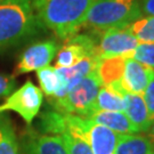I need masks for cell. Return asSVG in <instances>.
<instances>
[{"label": "cell", "instance_id": "cell-1", "mask_svg": "<svg viewBox=\"0 0 154 154\" xmlns=\"http://www.w3.org/2000/svg\"><path fill=\"white\" fill-rule=\"evenodd\" d=\"M95 0H32L37 17L58 38L77 34Z\"/></svg>", "mask_w": 154, "mask_h": 154}, {"label": "cell", "instance_id": "cell-2", "mask_svg": "<svg viewBox=\"0 0 154 154\" xmlns=\"http://www.w3.org/2000/svg\"><path fill=\"white\" fill-rule=\"evenodd\" d=\"M38 17L32 0H4L0 2V48L29 38L37 31Z\"/></svg>", "mask_w": 154, "mask_h": 154}, {"label": "cell", "instance_id": "cell-3", "mask_svg": "<svg viewBox=\"0 0 154 154\" xmlns=\"http://www.w3.org/2000/svg\"><path fill=\"white\" fill-rule=\"evenodd\" d=\"M142 16V0H95L83 26L95 31L126 28Z\"/></svg>", "mask_w": 154, "mask_h": 154}, {"label": "cell", "instance_id": "cell-4", "mask_svg": "<svg viewBox=\"0 0 154 154\" xmlns=\"http://www.w3.org/2000/svg\"><path fill=\"white\" fill-rule=\"evenodd\" d=\"M103 85L97 71L94 70L65 96L50 99V105L56 112L87 118L93 112V105Z\"/></svg>", "mask_w": 154, "mask_h": 154}, {"label": "cell", "instance_id": "cell-5", "mask_svg": "<svg viewBox=\"0 0 154 154\" xmlns=\"http://www.w3.org/2000/svg\"><path fill=\"white\" fill-rule=\"evenodd\" d=\"M69 134L87 140L94 154H116L120 135L89 118L75 114L71 119Z\"/></svg>", "mask_w": 154, "mask_h": 154}, {"label": "cell", "instance_id": "cell-6", "mask_svg": "<svg viewBox=\"0 0 154 154\" xmlns=\"http://www.w3.org/2000/svg\"><path fill=\"white\" fill-rule=\"evenodd\" d=\"M44 95L41 89L28 80L21 88L13 91L5 102L0 104V113L13 111L28 125H31L34 118L38 116Z\"/></svg>", "mask_w": 154, "mask_h": 154}, {"label": "cell", "instance_id": "cell-7", "mask_svg": "<svg viewBox=\"0 0 154 154\" xmlns=\"http://www.w3.org/2000/svg\"><path fill=\"white\" fill-rule=\"evenodd\" d=\"M88 56H99L95 39L89 34H74L66 39L58 51L55 67H71Z\"/></svg>", "mask_w": 154, "mask_h": 154}, {"label": "cell", "instance_id": "cell-8", "mask_svg": "<svg viewBox=\"0 0 154 154\" xmlns=\"http://www.w3.org/2000/svg\"><path fill=\"white\" fill-rule=\"evenodd\" d=\"M136 37L132 34L128 26L113 28L103 32L98 45L99 57L111 55H126L128 58L131 51L138 46Z\"/></svg>", "mask_w": 154, "mask_h": 154}, {"label": "cell", "instance_id": "cell-9", "mask_svg": "<svg viewBox=\"0 0 154 154\" xmlns=\"http://www.w3.org/2000/svg\"><path fill=\"white\" fill-rule=\"evenodd\" d=\"M58 49V46L55 41H41L30 46L24 50L17 64V74L30 73L32 71H38L45 66H48L50 62L54 60Z\"/></svg>", "mask_w": 154, "mask_h": 154}, {"label": "cell", "instance_id": "cell-10", "mask_svg": "<svg viewBox=\"0 0 154 154\" xmlns=\"http://www.w3.org/2000/svg\"><path fill=\"white\" fill-rule=\"evenodd\" d=\"M22 154H69L60 135L29 131L22 140Z\"/></svg>", "mask_w": 154, "mask_h": 154}, {"label": "cell", "instance_id": "cell-11", "mask_svg": "<svg viewBox=\"0 0 154 154\" xmlns=\"http://www.w3.org/2000/svg\"><path fill=\"white\" fill-rule=\"evenodd\" d=\"M98 61L99 56H88L71 67H56L62 78L63 87L54 98H61L65 96L73 87H75L80 81H82L89 73L96 70Z\"/></svg>", "mask_w": 154, "mask_h": 154}, {"label": "cell", "instance_id": "cell-12", "mask_svg": "<svg viewBox=\"0 0 154 154\" xmlns=\"http://www.w3.org/2000/svg\"><path fill=\"white\" fill-rule=\"evenodd\" d=\"M153 72V69H149L132 58H127L121 80L122 88L128 93L143 95Z\"/></svg>", "mask_w": 154, "mask_h": 154}, {"label": "cell", "instance_id": "cell-13", "mask_svg": "<svg viewBox=\"0 0 154 154\" xmlns=\"http://www.w3.org/2000/svg\"><path fill=\"white\" fill-rule=\"evenodd\" d=\"M126 55H111L99 57L96 71L102 81L103 87H113L121 83L125 65L127 61Z\"/></svg>", "mask_w": 154, "mask_h": 154}, {"label": "cell", "instance_id": "cell-14", "mask_svg": "<svg viewBox=\"0 0 154 154\" xmlns=\"http://www.w3.org/2000/svg\"><path fill=\"white\" fill-rule=\"evenodd\" d=\"M123 99H125L123 113L128 116V119L139 130V132H146L149 129L152 121L149 119V111L143 95L125 91Z\"/></svg>", "mask_w": 154, "mask_h": 154}, {"label": "cell", "instance_id": "cell-15", "mask_svg": "<svg viewBox=\"0 0 154 154\" xmlns=\"http://www.w3.org/2000/svg\"><path fill=\"white\" fill-rule=\"evenodd\" d=\"M91 121L95 123H98L102 126L107 127L109 129L118 134H138L136 127L131 123V121L128 119V116L123 112H112V111H99L91 113L89 116Z\"/></svg>", "mask_w": 154, "mask_h": 154}, {"label": "cell", "instance_id": "cell-16", "mask_svg": "<svg viewBox=\"0 0 154 154\" xmlns=\"http://www.w3.org/2000/svg\"><path fill=\"white\" fill-rule=\"evenodd\" d=\"M125 89L122 85H116L113 87H102L93 105V112L99 111H112V112H123L125 111Z\"/></svg>", "mask_w": 154, "mask_h": 154}, {"label": "cell", "instance_id": "cell-17", "mask_svg": "<svg viewBox=\"0 0 154 154\" xmlns=\"http://www.w3.org/2000/svg\"><path fill=\"white\" fill-rule=\"evenodd\" d=\"M153 144L137 134H120L116 154H153Z\"/></svg>", "mask_w": 154, "mask_h": 154}, {"label": "cell", "instance_id": "cell-18", "mask_svg": "<svg viewBox=\"0 0 154 154\" xmlns=\"http://www.w3.org/2000/svg\"><path fill=\"white\" fill-rule=\"evenodd\" d=\"M0 154H22L11 118L0 113Z\"/></svg>", "mask_w": 154, "mask_h": 154}, {"label": "cell", "instance_id": "cell-19", "mask_svg": "<svg viewBox=\"0 0 154 154\" xmlns=\"http://www.w3.org/2000/svg\"><path fill=\"white\" fill-rule=\"evenodd\" d=\"M37 77H38L39 83H40L41 91L48 98H54L57 96V94L61 91L63 82H62L61 75L55 66L48 65L38 70Z\"/></svg>", "mask_w": 154, "mask_h": 154}, {"label": "cell", "instance_id": "cell-20", "mask_svg": "<svg viewBox=\"0 0 154 154\" xmlns=\"http://www.w3.org/2000/svg\"><path fill=\"white\" fill-rule=\"evenodd\" d=\"M128 29L139 42H154V16L139 17Z\"/></svg>", "mask_w": 154, "mask_h": 154}, {"label": "cell", "instance_id": "cell-21", "mask_svg": "<svg viewBox=\"0 0 154 154\" xmlns=\"http://www.w3.org/2000/svg\"><path fill=\"white\" fill-rule=\"evenodd\" d=\"M129 58L154 70V42H139Z\"/></svg>", "mask_w": 154, "mask_h": 154}, {"label": "cell", "instance_id": "cell-22", "mask_svg": "<svg viewBox=\"0 0 154 154\" xmlns=\"http://www.w3.org/2000/svg\"><path fill=\"white\" fill-rule=\"evenodd\" d=\"M69 154H94L87 140L70 134L61 135Z\"/></svg>", "mask_w": 154, "mask_h": 154}, {"label": "cell", "instance_id": "cell-23", "mask_svg": "<svg viewBox=\"0 0 154 154\" xmlns=\"http://www.w3.org/2000/svg\"><path fill=\"white\" fill-rule=\"evenodd\" d=\"M144 100L149 111V116L151 121L154 120V72L149 78V81L144 90Z\"/></svg>", "mask_w": 154, "mask_h": 154}, {"label": "cell", "instance_id": "cell-24", "mask_svg": "<svg viewBox=\"0 0 154 154\" xmlns=\"http://www.w3.org/2000/svg\"><path fill=\"white\" fill-rule=\"evenodd\" d=\"M16 87V81L13 77L0 73V97L9 96Z\"/></svg>", "mask_w": 154, "mask_h": 154}, {"label": "cell", "instance_id": "cell-25", "mask_svg": "<svg viewBox=\"0 0 154 154\" xmlns=\"http://www.w3.org/2000/svg\"><path fill=\"white\" fill-rule=\"evenodd\" d=\"M142 13L147 16H154V0H142Z\"/></svg>", "mask_w": 154, "mask_h": 154}, {"label": "cell", "instance_id": "cell-26", "mask_svg": "<svg viewBox=\"0 0 154 154\" xmlns=\"http://www.w3.org/2000/svg\"><path fill=\"white\" fill-rule=\"evenodd\" d=\"M147 136H149V139L151 140V143L154 145V120L152 121V123H151V127H149V129L147 130Z\"/></svg>", "mask_w": 154, "mask_h": 154}, {"label": "cell", "instance_id": "cell-27", "mask_svg": "<svg viewBox=\"0 0 154 154\" xmlns=\"http://www.w3.org/2000/svg\"><path fill=\"white\" fill-rule=\"evenodd\" d=\"M153 149H154V145H153ZM153 154H154V149H153Z\"/></svg>", "mask_w": 154, "mask_h": 154}, {"label": "cell", "instance_id": "cell-28", "mask_svg": "<svg viewBox=\"0 0 154 154\" xmlns=\"http://www.w3.org/2000/svg\"><path fill=\"white\" fill-rule=\"evenodd\" d=\"M1 1H4V0H0V2H1Z\"/></svg>", "mask_w": 154, "mask_h": 154}]
</instances>
